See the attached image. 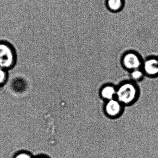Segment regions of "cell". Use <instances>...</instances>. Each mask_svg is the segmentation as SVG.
I'll use <instances>...</instances> for the list:
<instances>
[{
  "instance_id": "277c9868",
  "label": "cell",
  "mask_w": 158,
  "mask_h": 158,
  "mask_svg": "<svg viewBox=\"0 0 158 158\" xmlns=\"http://www.w3.org/2000/svg\"><path fill=\"white\" fill-rule=\"evenodd\" d=\"M123 106V105L116 99L107 101L104 108L105 113L110 117H117L122 113Z\"/></svg>"
},
{
  "instance_id": "8992f818",
  "label": "cell",
  "mask_w": 158,
  "mask_h": 158,
  "mask_svg": "<svg viewBox=\"0 0 158 158\" xmlns=\"http://www.w3.org/2000/svg\"><path fill=\"white\" fill-rule=\"evenodd\" d=\"M100 94L102 98L107 101L115 99V98H116V89L111 85L104 86L101 90Z\"/></svg>"
},
{
  "instance_id": "3957f363",
  "label": "cell",
  "mask_w": 158,
  "mask_h": 158,
  "mask_svg": "<svg viewBox=\"0 0 158 158\" xmlns=\"http://www.w3.org/2000/svg\"><path fill=\"white\" fill-rule=\"evenodd\" d=\"M123 64L126 69L132 71L139 69L142 64L140 57L135 52H127L123 58Z\"/></svg>"
},
{
  "instance_id": "7a4b0ae2",
  "label": "cell",
  "mask_w": 158,
  "mask_h": 158,
  "mask_svg": "<svg viewBox=\"0 0 158 158\" xmlns=\"http://www.w3.org/2000/svg\"><path fill=\"white\" fill-rule=\"evenodd\" d=\"M15 60L13 48L7 42H0V67L10 68L14 64Z\"/></svg>"
},
{
  "instance_id": "6da1fadb",
  "label": "cell",
  "mask_w": 158,
  "mask_h": 158,
  "mask_svg": "<svg viewBox=\"0 0 158 158\" xmlns=\"http://www.w3.org/2000/svg\"><path fill=\"white\" fill-rule=\"evenodd\" d=\"M138 89L134 83L126 82L116 89V99L123 105H129L136 100Z\"/></svg>"
},
{
  "instance_id": "30bf717a",
  "label": "cell",
  "mask_w": 158,
  "mask_h": 158,
  "mask_svg": "<svg viewBox=\"0 0 158 158\" xmlns=\"http://www.w3.org/2000/svg\"><path fill=\"white\" fill-rule=\"evenodd\" d=\"M15 158H32L29 154L26 153H21L16 155Z\"/></svg>"
},
{
  "instance_id": "8fae6325",
  "label": "cell",
  "mask_w": 158,
  "mask_h": 158,
  "mask_svg": "<svg viewBox=\"0 0 158 158\" xmlns=\"http://www.w3.org/2000/svg\"><path fill=\"white\" fill-rule=\"evenodd\" d=\"M44 158V157H39V158Z\"/></svg>"
},
{
  "instance_id": "ba28073f",
  "label": "cell",
  "mask_w": 158,
  "mask_h": 158,
  "mask_svg": "<svg viewBox=\"0 0 158 158\" xmlns=\"http://www.w3.org/2000/svg\"><path fill=\"white\" fill-rule=\"evenodd\" d=\"M144 72L140 69H136L132 71L131 73V78L134 81H139L143 77Z\"/></svg>"
},
{
  "instance_id": "5b68a950",
  "label": "cell",
  "mask_w": 158,
  "mask_h": 158,
  "mask_svg": "<svg viewBox=\"0 0 158 158\" xmlns=\"http://www.w3.org/2000/svg\"><path fill=\"white\" fill-rule=\"evenodd\" d=\"M143 72L149 76L155 75L158 73V60L155 59L147 60L143 64Z\"/></svg>"
},
{
  "instance_id": "9c48e42d",
  "label": "cell",
  "mask_w": 158,
  "mask_h": 158,
  "mask_svg": "<svg viewBox=\"0 0 158 158\" xmlns=\"http://www.w3.org/2000/svg\"><path fill=\"white\" fill-rule=\"evenodd\" d=\"M6 78V74L3 68L0 67V85L5 82Z\"/></svg>"
},
{
  "instance_id": "52a82bcc",
  "label": "cell",
  "mask_w": 158,
  "mask_h": 158,
  "mask_svg": "<svg viewBox=\"0 0 158 158\" xmlns=\"http://www.w3.org/2000/svg\"><path fill=\"white\" fill-rule=\"evenodd\" d=\"M107 5L111 11H119L123 6V0H107Z\"/></svg>"
}]
</instances>
